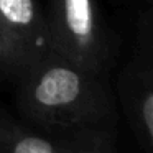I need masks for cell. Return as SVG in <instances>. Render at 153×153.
I'll return each mask as SVG.
<instances>
[{"mask_svg": "<svg viewBox=\"0 0 153 153\" xmlns=\"http://www.w3.org/2000/svg\"><path fill=\"white\" fill-rule=\"evenodd\" d=\"M20 71L22 68L13 53V48L0 27V79H8L13 82L20 74Z\"/></svg>", "mask_w": 153, "mask_h": 153, "instance_id": "6", "label": "cell"}, {"mask_svg": "<svg viewBox=\"0 0 153 153\" xmlns=\"http://www.w3.org/2000/svg\"><path fill=\"white\" fill-rule=\"evenodd\" d=\"M20 119L68 137L117 135L110 77L46 50L13 81Z\"/></svg>", "mask_w": 153, "mask_h": 153, "instance_id": "1", "label": "cell"}, {"mask_svg": "<svg viewBox=\"0 0 153 153\" xmlns=\"http://www.w3.org/2000/svg\"><path fill=\"white\" fill-rule=\"evenodd\" d=\"M0 27L22 71L48 50L45 10L38 0H0Z\"/></svg>", "mask_w": 153, "mask_h": 153, "instance_id": "5", "label": "cell"}, {"mask_svg": "<svg viewBox=\"0 0 153 153\" xmlns=\"http://www.w3.org/2000/svg\"><path fill=\"white\" fill-rule=\"evenodd\" d=\"M115 142L117 135H56L0 107V153H117Z\"/></svg>", "mask_w": 153, "mask_h": 153, "instance_id": "4", "label": "cell"}, {"mask_svg": "<svg viewBox=\"0 0 153 153\" xmlns=\"http://www.w3.org/2000/svg\"><path fill=\"white\" fill-rule=\"evenodd\" d=\"M117 97L142 153L153 152V25L150 12L138 20L130 59L117 74Z\"/></svg>", "mask_w": 153, "mask_h": 153, "instance_id": "3", "label": "cell"}, {"mask_svg": "<svg viewBox=\"0 0 153 153\" xmlns=\"http://www.w3.org/2000/svg\"><path fill=\"white\" fill-rule=\"evenodd\" d=\"M45 22L48 50L91 71L110 74L119 43L96 0H50Z\"/></svg>", "mask_w": 153, "mask_h": 153, "instance_id": "2", "label": "cell"}]
</instances>
